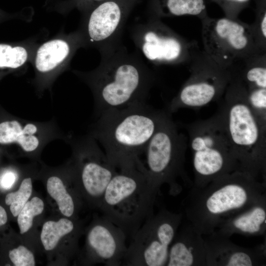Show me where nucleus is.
Masks as SVG:
<instances>
[{"label":"nucleus","instance_id":"nucleus-18","mask_svg":"<svg viewBox=\"0 0 266 266\" xmlns=\"http://www.w3.org/2000/svg\"><path fill=\"white\" fill-rule=\"evenodd\" d=\"M266 230V199L222 223L214 231L231 237L234 234L246 236L263 235Z\"/></svg>","mask_w":266,"mask_h":266},{"label":"nucleus","instance_id":"nucleus-29","mask_svg":"<svg viewBox=\"0 0 266 266\" xmlns=\"http://www.w3.org/2000/svg\"><path fill=\"white\" fill-rule=\"evenodd\" d=\"M223 11L225 16L236 19L240 13L248 5L250 0H211Z\"/></svg>","mask_w":266,"mask_h":266},{"label":"nucleus","instance_id":"nucleus-20","mask_svg":"<svg viewBox=\"0 0 266 266\" xmlns=\"http://www.w3.org/2000/svg\"><path fill=\"white\" fill-rule=\"evenodd\" d=\"M154 17L196 16L200 20L208 16L205 0H152Z\"/></svg>","mask_w":266,"mask_h":266},{"label":"nucleus","instance_id":"nucleus-17","mask_svg":"<svg viewBox=\"0 0 266 266\" xmlns=\"http://www.w3.org/2000/svg\"><path fill=\"white\" fill-rule=\"evenodd\" d=\"M167 266H206L203 235L189 222L180 226L170 246Z\"/></svg>","mask_w":266,"mask_h":266},{"label":"nucleus","instance_id":"nucleus-3","mask_svg":"<svg viewBox=\"0 0 266 266\" xmlns=\"http://www.w3.org/2000/svg\"><path fill=\"white\" fill-rule=\"evenodd\" d=\"M222 98L217 113L239 170L266 182V123L250 106L246 87L235 72Z\"/></svg>","mask_w":266,"mask_h":266},{"label":"nucleus","instance_id":"nucleus-10","mask_svg":"<svg viewBox=\"0 0 266 266\" xmlns=\"http://www.w3.org/2000/svg\"><path fill=\"white\" fill-rule=\"evenodd\" d=\"M190 75L169 102L172 114L181 108L201 107L222 98L232 78L231 69L222 67L199 50L189 62Z\"/></svg>","mask_w":266,"mask_h":266},{"label":"nucleus","instance_id":"nucleus-7","mask_svg":"<svg viewBox=\"0 0 266 266\" xmlns=\"http://www.w3.org/2000/svg\"><path fill=\"white\" fill-rule=\"evenodd\" d=\"M192 154V187H201L217 178L239 170L222 123L216 113L187 127Z\"/></svg>","mask_w":266,"mask_h":266},{"label":"nucleus","instance_id":"nucleus-19","mask_svg":"<svg viewBox=\"0 0 266 266\" xmlns=\"http://www.w3.org/2000/svg\"><path fill=\"white\" fill-rule=\"evenodd\" d=\"M17 144L24 151L31 152L39 146V130L34 124L17 120L0 123V144Z\"/></svg>","mask_w":266,"mask_h":266},{"label":"nucleus","instance_id":"nucleus-27","mask_svg":"<svg viewBox=\"0 0 266 266\" xmlns=\"http://www.w3.org/2000/svg\"><path fill=\"white\" fill-rule=\"evenodd\" d=\"M255 42L258 49L266 50V0H260L258 3L256 18L250 25Z\"/></svg>","mask_w":266,"mask_h":266},{"label":"nucleus","instance_id":"nucleus-11","mask_svg":"<svg viewBox=\"0 0 266 266\" xmlns=\"http://www.w3.org/2000/svg\"><path fill=\"white\" fill-rule=\"evenodd\" d=\"M132 38L144 58L156 66L189 63L200 50L196 42L187 40L155 17L136 25Z\"/></svg>","mask_w":266,"mask_h":266},{"label":"nucleus","instance_id":"nucleus-33","mask_svg":"<svg viewBox=\"0 0 266 266\" xmlns=\"http://www.w3.org/2000/svg\"><path fill=\"white\" fill-rule=\"evenodd\" d=\"M91 0L93 2H96V3H97L100 2V1H102V0Z\"/></svg>","mask_w":266,"mask_h":266},{"label":"nucleus","instance_id":"nucleus-23","mask_svg":"<svg viewBox=\"0 0 266 266\" xmlns=\"http://www.w3.org/2000/svg\"><path fill=\"white\" fill-rule=\"evenodd\" d=\"M74 229L73 222L67 218L46 222L40 233V239L44 249L47 251L54 249L62 237L70 233Z\"/></svg>","mask_w":266,"mask_h":266},{"label":"nucleus","instance_id":"nucleus-1","mask_svg":"<svg viewBox=\"0 0 266 266\" xmlns=\"http://www.w3.org/2000/svg\"><path fill=\"white\" fill-rule=\"evenodd\" d=\"M266 199V182L235 170L201 187H192L182 201L186 218L202 235Z\"/></svg>","mask_w":266,"mask_h":266},{"label":"nucleus","instance_id":"nucleus-14","mask_svg":"<svg viewBox=\"0 0 266 266\" xmlns=\"http://www.w3.org/2000/svg\"><path fill=\"white\" fill-rule=\"evenodd\" d=\"M126 238L124 232L104 216L96 220L87 235L91 261L107 266L122 265L127 250Z\"/></svg>","mask_w":266,"mask_h":266},{"label":"nucleus","instance_id":"nucleus-25","mask_svg":"<svg viewBox=\"0 0 266 266\" xmlns=\"http://www.w3.org/2000/svg\"><path fill=\"white\" fill-rule=\"evenodd\" d=\"M33 190L32 179H23L18 191L8 194L5 198V203L10 206V210L14 217H17L23 207L28 201Z\"/></svg>","mask_w":266,"mask_h":266},{"label":"nucleus","instance_id":"nucleus-30","mask_svg":"<svg viewBox=\"0 0 266 266\" xmlns=\"http://www.w3.org/2000/svg\"><path fill=\"white\" fill-rule=\"evenodd\" d=\"M9 257L15 266H34L33 254L27 247L20 245L9 252Z\"/></svg>","mask_w":266,"mask_h":266},{"label":"nucleus","instance_id":"nucleus-6","mask_svg":"<svg viewBox=\"0 0 266 266\" xmlns=\"http://www.w3.org/2000/svg\"><path fill=\"white\" fill-rule=\"evenodd\" d=\"M167 112L150 139L145 152L148 174L154 186L160 191L164 184L168 186L172 196L180 194L193 182L185 169L187 138L181 133Z\"/></svg>","mask_w":266,"mask_h":266},{"label":"nucleus","instance_id":"nucleus-12","mask_svg":"<svg viewBox=\"0 0 266 266\" xmlns=\"http://www.w3.org/2000/svg\"><path fill=\"white\" fill-rule=\"evenodd\" d=\"M138 0H103L97 3L82 22L78 31L84 46L103 54L121 46L127 20Z\"/></svg>","mask_w":266,"mask_h":266},{"label":"nucleus","instance_id":"nucleus-32","mask_svg":"<svg viewBox=\"0 0 266 266\" xmlns=\"http://www.w3.org/2000/svg\"><path fill=\"white\" fill-rule=\"evenodd\" d=\"M7 221V215L3 207L0 205V226L4 225Z\"/></svg>","mask_w":266,"mask_h":266},{"label":"nucleus","instance_id":"nucleus-8","mask_svg":"<svg viewBox=\"0 0 266 266\" xmlns=\"http://www.w3.org/2000/svg\"><path fill=\"white\" fill-rule=\"evenodd\" d=\"M183 213L161 209L132 237L122 266H166L170 246L181 225Z\"/></svg>","mask_w":266,"mask_h":266},{"label":"nucleus","instance_id":"nucleus-2","mask_svg":"<svg viewBox=\"0 0 266 266\" xmlns=\"http://www.w3.org/2000/svg\"><path fill=\"white\" fill-rule=\"evenodd\" d=\"M167 112L146 102L108 109L100 114L93 135L114 166L119 170L131 168L141 162L140 155Z\"/></svg>","mask_w":266,"mask_h":266},{"label":"nucleus","instance_id":"nucleus-16","mask_svg":"<svg viewBox=\"0 0 266 266\" xmlns=\"http://www.w3.org/2000/svg\"><path fill=\"white\" fill-rule=\"evenodd\" d=\"M84 46L79 33L55 38L41 44L34 57L36 72L48 75L66 66L77 49Z\"/></svg>","mask_w":266,"mask_h":266},{"label":"nucleus","instance_id":"nucleus-5","mask_svg":"<svg viewBox=\"0 0 266 266\" xmlns=\"http://www.w3.org/2000/svg\"><path fill=\"white\" fill-rule=\"evenodd\" d=\"M159 192L150 180L146 167L140 162L116 173L105 189L100 208L103 216L132 238L154 214Z\"/></svg>","mask_w":266,"mask_h":266},{"label":"nucleus","instance_id":"nucleus-9","mask_svg":"<svg viewBox=\"0 0 266 266\" xmlns=\"http://www.w3.org/2000/svg\"><path fill=\"white\" fill-rule=\"evenodd\" d=\"M201 21L203 50L222 67L231 69L236 63L260 50L250 25L238 18L207 16Z\"/></svg>","mask_w":266,"mask_h":266},{"label":"nucleus","instance_id":"nucleus-24","mask_svg":"<svg viewBox=\"0 0 266 266\" xmlns=\"http://www.w3.org/2000/svg\"><path fill=\"white\" fill-rule=\"evenodd\" d=\"M47 190L56 201L59 209L65 216H72L75 209L73 197L67 191L63 181L57 176H51L47 181Z\"/></svg>","mask_w":266,"mask_h":266},{"label":"nucleus","instance_id":"nucleus-28","mask_svg":"<svg viewBox=\"0 0 266 266\" xmlns=\"http://www.w3.org/2000/svg\"><path fill=\"white\" fill-rule=\"evenodd\" d=\"M246 89L250 106L258 117L266 123V88L246 87Z\"/></svg>","mask_w":266,"mask_h":266},{"label":"nucleus","instance_id":"nucleus-26","mask_svg":"<svg viewBox=\"0 0 266 266\" xmlns=\"http://www.w3.org/2000/svg\"><path fill=\"white\" fill-rule=\"evenodd\" d=\"M44 206L43 200L37 197L33 198L26 203L17 216L21 234L27 233L31 228L33 218L42 213Z\"/></svg>","mask_w":266,"mask_h":266},{"label":"nucleus","instance_id":"nucleus-4","mask_svg":"<svg viewBox=\"0 0 266 266\" xmlns=\"http://www.w3.org/2000/svg\"><path fill=\"white\" fill-rule=\"evenodd\" d=\"M101 55L97 68L81 73L93 92L99 113L145 102L155 77L141 59L122 45Z\"/></svg>","mask_w":266,"mask_h":266},{"label":"nucleus","instance_id":"nucleus-22","mask_svg":"<svg viewBox=\"0 0 266 266\" xmlns=\"http://www.w3.org/2000/svg\"><path fill=\"white\" fill-rule=\"evenodd\" d=\"M23 44L0 43V77L23 67L31 56Z\"/></svg>","mask_w":266,"mask_h":266},{"label":"nucleus","instance_id":"nucleus-15","mask_svg":"<svg viewBox=\"0 0 266 266\" xmlns=\"http://www.w3.org/2000/svg\"><path fill=\"white\" fill-rule=\"evenodd\" d=\"M90 141L79 152L80 183L85 194L100 207L105 189L117 171L105 153Z\"/></svg>","mask_w":266,"mask_h":266},{"label":"nucleus","instance_id":"nucleus-13","mask_svg":"<svg viewBox=\"0 0 266 266\" xmlns=\"http://www.w3.org/2000/svg\"><path fill=\"white\" fill-rule=\"evenodd\" d=\"M206 266H261L266 263V243L252 248L238 245L216 231L203 235Z\"/></svg>","mask_w":266,"mask_h":266},{"label":"nucleus","instance_id":"nucleus-31","mask_svg":"<svg viewBox=\"0 0 266 266\" xmlns=\"http://www.w3.org/2000/svg\"><path fill=\"white\" fill-rule=\"evenodd\" d=\"M17 178V174L12 170H7L1 175L0 184L4 189L10 188L14 184Z\"/></svg>","mask_w":266,"mask_h":266},{"label":"nucleus","instance_id":"nucleus-21","mask_svg":"<svg viewBox=\"0 0 266 266\" xmlns=\"http://www.w3.org/2000/svg\"><path fill=\"white\" fill-rule=\"evenodd\" d=\"M244 66L237 73L246 88H266V53L258 51L242 62Z\"/></svg>","mask_w":266,"mask_h":266}]
</instances>
